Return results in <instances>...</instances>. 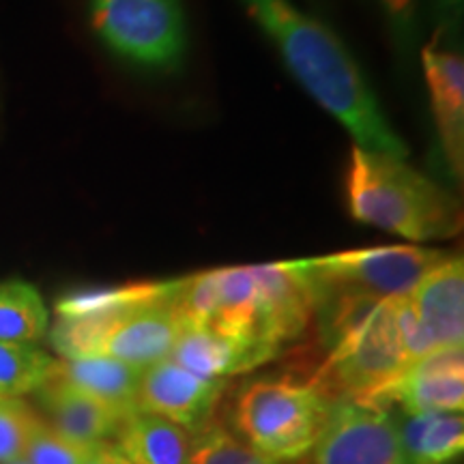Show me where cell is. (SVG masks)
Segmentation results:
<instances>
[{
    "label": "cell",
    "mask_w": 464,
    "mask_h": 464,
    "mask_svg": "<svg viewBox=\"0 0 464 464\" xmlns=\"http://www.w3.org/2000/svg\"><path fill=\"white\" fill-rule=\"evenodd\" d=\"M254 22L274 39L290 73L357 147L404 160L409 149L382 116L357 63L327 26L305 15L290 0H241Z\"/></svg>",
    "instance_id": "1"
},
{
    "label": "cell",
    "mask_w": 464,
    "mask_h": 464,
    "mask_svg": "<svg viewBox=\"0 0 464 464\" xmlns=\"http://www.w3.org/2000/svg\"><path fill=\"white\" fill-rule=\"evenodd\" d=\"M346 200L357 222L406 239H450L462 228L454 196L392 155L353 147L346 170Z\"/></svg>",
    "instance_id": "2"
},
{
    "label": "cell",
    "mask_w": 464,
    "mask_h": 464,
    "mask_svg": "<svg viewBox=\"0 0 464 464\" xmlns=\"http://www.w3.org/2000/svg\"><path fill=\"white\" fill-rule=\"evenodd\" d=\"M329 406L314 382L258 379L247 382L237 398L235 426L249 448L269 460H299L314 450Z\"/></svg>",
    "instance_id": "3"
},
{
    "label": "cell",
    "mask_w": 464,
    "mask_h": 464,
    "mask_svg": "<svg viewBox=\"0 0 464 464\" xmlns=\"http://www.w3.org/2000/svg\"><path fill=\"white\" fill-rule=\"evenodd\" d=\"M448 258V254L437 249L393 246L295 260V265L304 276L312 299L321 295H346L390 301L409 297L417 284Z\"/></svg>",
    "instance_id": "4"
},
{
    "label": "cell",
    "mask_w": 464,
    "mask_h": 464,
    "mask_svg": "<svg viewBox=\"0 0 464 464\" xmlns=\"http://www.w3.org/2000/svg\"><path fill=\"white\" fill-rule=\"evenodd\" d=\"M91 20L116 54L150 69H170L185 52L179 0H92Z\"/></svg>",
    "instance_id": "5"
},
{
    "label": "cell",
    "mask_w": 464,
    "mask_h": 464,
    "mask_svg": "<svg viewBox=\"0 0 464 464\" xmlns=\"http://www.w3.org/2000/svg\"><path fill=\"white\" fill-rule=\"evenodd\" d=\"M314 458L316 464H409L396 417L348 398L329 406Z\"/></svg>",
    "instance_id": "6"
},
{
    "label": "cell",
    "mask_w": 464,
    "mask_h": 464,
    "mask_svg": "<svg viewBox=\"0 0 464 464\" xmlns=\"http://www.w3.org/2000/svg\"><path fill=\"white\" fill-rule=\"evenodd\" d=\"M172 286L174 282L164 297L144 301L110 318L97 335L91 355L116 359L140 370L170 357L181 332V321L170 305Z\"/></svg>",
    "instance_id": "7"
},
{
    "label": "cell",
    "mask_w": 464,
    "mask_h": 464,
    "mask_svg": "<svg viewBox=\"0 0 464 464\" xmlns=\"http://www.w3.org/2000/svg\"><path fill=\"white\" fill-rule=\"evenodd\" d=\"M222 390L224 381L198 379L168 357L142 370L138 411L164 417L185 432H200L208 426Z\"/></svg>",
    "instance_id": "8"
},
{
    "label": "cell",
    "mask_w": 464,
    "mask_h": 464,
    "mask_svg": "<svg viewBox=\"0 0 464 464\" xmlns=\"http://www.w3.org/2000/svg\"><path fill=\"white\" fill-rule=\"evenodd\" d=\"M400 402L406 415L462 413L464 409V355L462 348H437L417 359L381 392L372 402L387 409Z\"/></svg>",
    "instance_id": "9"
},
{
    "label": "cell",
    "mask_w": 464,
    "mask_h": 464,
    "mask_svg": "<svg viewBox=\"0 0 464 464\" xmlns=\"http://www.w3.org/2000/svg\"><path fill=\"white\" fill-rule=\"evenodd\" d=\"M260 297V335L280 351L284 342L299 338L310 323L314 304L295 263L254 266Z\"/></svg>",
    "instance_id": "10"
},
{
    "label": "cell",
    "mask_w": 464,
    "mask_h": 464,
    "mask_svg": "<svg viewBox=\"0 0 464 464\" xmlns=\"http://www.w3.org/2000/svg\"><path fill=\"white\" fill-rule=\"evenodd\" d=\"M415 314L437 348H462L464 342V265L462 258L450 256L430 271L409 295Z\"/></svg>",
    "instance_id": "11"
},
{
    "label": "cell",
    "mask_w": 464,
    "mask_h": 464,
    "mask_svg": "<svg viewBox=\"0 0 464 464\" xmlns=\"http://www.w3.org/2000/svg\"><path fill=\"white\" fill-rule=\"evenodd\" d=\"M445 158L458 179L464 164V63L454 50L428 44L421 52Z\"/></svg>",
    "instance_id": "12"
},
{
    "label": "cell",
    "mask_w": 464,
    "mask_h": 464,
    "mask_svg": "<svg viewBox=\"0 0 464 464\" xmlns=\"http://www.w3.org/2000/svg\"><path fill=\"white\" fill-rule=\"evenodd\" d=\"M37 400L56 432L84 445L108 443V439L116 437L127 420L112 406L75 390L52 374L37 390Z\"/></svg>",
    "instance_id": "13"
},
{
    "label": "cell",
    "mask_w": 464,
    "mask_h": 464,
    "mask_svg": "<svg viewBox=\"0 0 464 464\" xmlns=\"http://www.w3.org/2000/svg\"><path fill=\"white\" fill-rule=\"evenodd\" d=\"M170 359L198 379L224 381L230 374L247 372L271 357L216 332L211 324H181Z\"/></svg>",
    "instance_id": "14"
},
{
    "label": "cell",
    "mask_w": 464,
    "mask_h": 464,
    "mask_svg": "<svg viewBox=\"0 0 464 464\" xmlns=\"http://www.w3.org/2000/svg\"><path fill=\"white\" fill-rule=\"evenodd\" d=\"M140 374V368L103 355L61 359V362H54V368H52V376L102 400L103 404L112 406L125 417L138 411Z\"/></svg>",
    "instance_id": "15"
},
{
    "label": "cell",
    "mask_w": 464,
    "mask_h": 464,
    "mask_svg": "<svg viewBox=\"0 0 464 464\" xmlns=\"http://www.w3.org/2000/svg\"><path fill=\"white\" fill-rule=\"evenodd\" d=\"M116 450L131 464H189L191 440L177 423L136 411L116 432Z\"/></svg>",
    "instance_id": "16"
},
{
    "label": "cell",
    "mask_w": 464,
    "mask_h": 464,
    "mask_svg": "<svg viewBox=\"0 0 464 464\" xmlns=\"http://www.w3.org/2000/svg\"><path fill=\"white\" fill-rule=\"evenodd\" d=\"M400 439L409 464H450L464 450L462 413L406 415Z\"/></svg>",
    "instance_id": "17"
},
{
    "label": "cell",
    "mask_w": 464,
    "mask_h": 464,
    "mask_svg": "<svg viewBox=\"0 0 464 464\" xmlns=\"http://www.w3.org/2000/svg\"><path fill=\"white\" fill-rule=\"evenodd\" d=\"M48 334V307L33 284H0V342L34 344Z\"/></svg>",
    "instance_id": "18"
},
{
    "label": "cell",
    "mask_w": 464,
    "mask_h": 464,
    "mask_svg": "<svg viewBox=\"0 0 464 464\" xmlns=\"http://www.w3.org/2000/svg\"><path fill=\"white\" fill-rule=\"evenodd\" d=\"M54 359L34 344L0 342V396L20 398L48 381Z\"/></svg>",
    "instance_id": "19"
},
{
    "label": "cell",
    "mask_w": 464,
    "mask_h": 464,
    "mask_svg": "<svg viewBox=\"0 0 464 464\" xmlns=\"http://www.w3.org/2000/svg\"><path fill=\"white\" fill-rule=\"evenodd\" d=\"M189 464H280L241 443L222 426H207L191 440Z\"/></svg>",
    "instance_id": "20"
},
{
    "label": "cell",
    "mask_w": 464,
    "mask_h": 464,
    "mask_svg": "<svg viewBox=\"0 0 464 464\" xmlns=\"http://www.w3.org/2000/svg\"><path fill=\"white\" fill-rule=\"evenodd\" d=\"M95 445H84L56 432L48 421L39 420L28 439L24 460L28 464H82Z\"/></svg>",
    "instance_id": "21"
},
{
    "label": "cell",
    "mask_w": 464,
    "mask_h": 464,
    "mask_svg": "<svg viewBox=\"0 0 464 464\" xmlns=\"http://www.w3.org/2000/svg\"><path fill=\"white\" fill-rule=\"evenodd\" d=\"M42 420L20 398L0 396V464L24 458L28 439Z\"/></svg>",
    "instance_id": "22"
},
{
    "label": "cell",
    "mask_w": 464,
    "mask_h": 464,
    "mask_svg": "<svg viewBox=\"0 0 464 464\" xmlns=\"http://www.w3.org/2000/svg\"><path fill=\"white\" fill-rule=\"evenodd\" d=\"M393 37L409 48L417 24V0H379Z\"/></svg>",
    "instance_id": "23"
},
{
    "label": "cell",
    "mask_w": 464,
    "mask_h": 464,
    "mask_svg": "<svg viewBox=\"0 0 464 464\" xmlns=\"http://www.w3.org/2000/svg\"><path fill=\"white\" fill-rule=\"evenodd\" d=\"M82 464H131L127 458L116 450V445L110 443H100L92 448L89 458Z\"/></svg>",
    "instance_id": "24"
},
{
    "label": "cell",
    "mask_w": 464,
    "mask_h": 464,
    "mask_svg": "<svg viewBox=\"0 0 464 464\" xmlns=\"http://www.w3.org/2000/svg\"><path fill=\"white\" fill-rule=\"evenodd\" d=\"M7 464H28L24 458H17V460H14V462H7Z\"/></svg>",
    "instance_id": "25"
},
{
    "label": "cell",
    "mask_w": 464,
    "mask_h": 464,
    "mask_svg": "<svg viewBox=\"0 0 464 464\" xmlns=\"http://www.w3.org/2000/svg\"><path fill=\"white\" fill-rule=\"evenodd\" d=\"M443 3H450V5H456V3H460V0H443Z\"/></svg>",
    "instance_id": "26"
}]
</instances>
